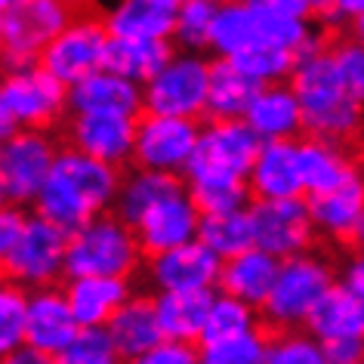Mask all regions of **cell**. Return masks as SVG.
I'll return each mask as SVG.
<instances>
[{
    "instance_id": "1",
    "label": "cell",
    "mask_w": 364,
    "mask_h": 364,
    "mask_svg": "<svg viewBox=\"0 0 364 364\" xmlns=\"http://www.w3.org/2000/svg\"><path fill=\"white\" fill-rule=\"evenodd\" d=\"M124 173L75 149H62L53 164L47 186L41 188L34 213L65 229L68 235L80 225L112 213Z\"/></svg>"
},
{
    "instance_id": "2",
    "label": "cell",
    "mask_w": 364,
    "mask_h": 364,
    "mask_svg": "<svg viewBox=\"0 0 364 364\" xmlns=\"http://www.w3.org/2000/svg\"><path fill=\"white\" fill-rule=\"evenodd\" d=\"M290 87L303 105L306 136L346 145L361 133L364 105L343 87L340 71H336L331 56V43L296 59Z\"/></svg>"
},
{
    "instance_id": "3",
    "label": "cell",
    "mask_w": 364,
    "mask_h": 364,
    "mask_svg": "<svg viewBox=\"0 0 364 364\" xmlns=\"http://www.w3.org/2000/svg\"><path fill=\"white\" fill-rule=\"evenodd\" d=\"M340 275H336L333 262L324 253H299V257L281 259L275 287L269 299L259 309L262 324L275 331H306V321L312 318L318 303L327 296Z\"/></svg>"
},
{
    "instance_id": "4",
    "label": "cell",
    "mask_w": 364,
    "mask_h": 364,
    "mask_svg": "<svg viewBox=\"0 0 364 364\" xmlns=\"http://www.w3.org/2000/svg\"><path fill=\"white\" fill-rule=\"evenodd\" d=\"M68 112V87L41 65L0 71V139L56 127Z\"/></svg>"
},
{
    "instance_id": "5",
    "label": "cell",
    "mask_w": 364,
    "mask_h": 364,
    "mask_svg": "<svg viewBox=\"0 0 364 364\" xmlns=\"http://www.w3.org/2000/svg\"><path fill=\"white\" fill-rule=\"evenodd\" d=\"M142 257L133 225L105 213L68 235L65 278H130Z\"/></svg>"
},
{
    "instance_id": "6",
    "label": "cell",
    "mask_w": 364,
    "mask_h": 364,
    "mask_svg": "<svg viewBox=\"0 0 364 364\" xmlns=\"http://www.w3.org/2000/svg\"><path fill=\"white\" fill-rule=\"evenodd\" d=\"M210 68L213 62L204 53L176 50L167 65L142 87L145 114L182 117V121L204 117L210 96Z\"/></svg>"
},
{
    "instance_id": "7",
    "label": "cell",
    "mask_w": 364,
    "mask_h": 364,
    "mask_svg": "<svg viewBox=\"0 0 364 364\" xmlns=\"http://www.w3.org/2000/svg\"><path fill=\"white\" fill-rule=\"evenodd\" d=\"M65 259L68 232L43 220V216L31 213L22 235L0 262V272H4L6 281H13V284H19L31 294V290L56 287V281L65 275Z\"/></svg>"
},
{
    "instance_id": "8",
    "label": "cell",
    "mask_w": 364,
    "mask_h": 364,
    "mask_svg": "<svg viewBox=\"0 0 364 364\" xmlns=\"http://www.w3.org/2000/svg\"><path fill=\"white\" fill-rule=\"evenodd\" d=\"M75 19L65 0H16L4 13V59L0 68L38 65L41 53Z\"/></svg>"
},
{
    "instance_id": "9",
    "label": "cell",
    "mask_w": 364,
    "mask_h": 364,
    "mask_svg": "<svg viewBox=\"0 0 364 364\" xmlns=\"http://www.w3.org/2000/svg\"><path fill=\"white\" fill-rule=\"evenodd\" d=\"M262 139L247 121H207L186 170V182L198 179H247Z\"/></svg>"
},
{
    "instance_id": "10",
    "label": "cell",
    "mask_w": 364,
    "mask_h": 364,
    "mask_svg": "<svg viewBox=\"0 0 364 364\" xmlns=\"http://www.w3.org/2000/svg\"><path fill=\"white\" fill-rule=\"evenodd\" d=\"M108 38H112V34H108L102 16H96V13L77 16L75 13V19L59 31V38L41 53L38 65L71 90L84 77L102 71Z\"/></svg>"
},
{
    "instance_id": "11",
    "label": "cell",
    "mask_w": 364,
    "mask_h": 364,
    "mask_svg": "<svg viewBox=\"0 0 364 364\" xmlns=\"http://www.w3.org/2000/svg\"><path fill=\"white\" fill-rule=\"evenodd\" d=\"M59 158L56 139L43 130L16 133L4 139L0 154V186H4L6 201L16 207L34 204L41 188L47 186V176Z\"/></svg>"
},
{
    "instance_id": "12",
    "label": "cell",
    "mask_w": 364,
    "mask_h": 364,
    "mask_svg": "<svg viewBox=\"0 0 364 364\" xmlns=\"http://www.w3.org/2000/svg\"><path fill=\"white\" fill-rule=\"evenodd\" d=\"M198 139H201V124L198 121L142 114L139 127H136L133 167L186 176L192 154L198 149Z\"/></svg>"
},
{
    "instance_id": "13",
    "label": "cell",
    "mask_w": 364,
    "mask_h": 364,
    "mask_svg": "<svg viewBox=\"0 0 364 364\" xmlns=\"http://www.w3.org/2000/svg\"><path fill=\"white\" fill-rule=\"evenodd\" d=\"M250 223H253V247L272 253L275 259H290L299 257V253H309L318 235L312 216H309L306 198L253 201Z\"/></svg>"
},
{
    "instance_id": "14",
    "label": "cell",
    "mask_w": 364,
    "mask_h": 364,
    "mask_svg": "<svg viewBox=\"0 0 364 364\" xmlns=\"http://www.w3.org/2000/svg\"><path fill=\"white\" fill-rule=\"evenodd\" d=\"M223 259L201 241L182 244L145 262V278L158 294H216Z\"/></svg>"
},
{
    "instance_id": "15",
    "label": "cell",
    "mask_w": 364,
    "mask_h": 364,
    "mask_svg": "<svg viewBox=\"0 0 364 364\" xmlns=\"http://www.w3.org/2000/svg\"><path fill=\"white\" fill-rule=\"evenodd\" d=\"M136 127H139V117L71 114V121L65 127L68 149L90 154V158L112 164V167L121 170L124 164H133Z\"/></svg>"
},
{
    "instance_id": "16",
    "label": "cell",
    "mask_w": 364,
    "mask_h": 364,
    "mask_svg": "<svg viewBox=\"0 0 364 364\" xmlns=\"http://www.w3.org/2000/svg\"><path fill=\"white\" fill-rule=\"evenodd\" d=\"M318 235L352 250H364V173L327 195L306 198Z\"/></svg>"
},
{
    "instance_id": "17",
    "label": "cell",
    "mask_w": 364,
    "mask_h": 364,
    "mask_svg": "<svg viewBox=\"0 0 364 364\" xmlns=\"http://www.w3.org/2000/svg\"><path fill=\"white\" fill-rule=\"evenodd\" d=\"M80 333L77 318L62 287H43L28 294V315H25V346L56 361Z\"/></svg>"
},
{
    "instance_id": "18",
    "label": "cell",
    "mask_w": 364,
    "mask_h": 364,
    "mask_svg": "<svg viewBox=\"0 0 364 364\" xmlns=\"http://www.w3.org/2000/svg\"><path fill=\"white\" fill-rule=\"evenodd\" d=\"M136 238L145 257H158L173 247L198 241L201 232V210L195 207V201L188 198V192H182L176 198H167L164 204H158L154 210H149L136 225Z\"/></svg>"
},
{
    "instance_id": "19",
    "label": "cell",
    "mask_w": 364,
    "mask_h": 364,
    "mask_svg": "<svg viewBox=\"0 0 364 364\" xmlns=\"http://www.w3.org/2000/svg\"><path fill=\"white\" fill-rule=\"evenodd\" d=\"M71 114H117V117H142L145 96L142 87L114 71H96L68 90Z\"/></svg>"
},
{
    "instance_id": "20",
    "label": "cell",
    "mask_w": 364,
    "mask_h": 364,
    "mask_svg": "<svg viewBox=\"0 0 364 364\" xmlns=\"http://www.w3.org/2000/svg\"><path fill=\"white\" fill-rule=\"evenodd\" d=\"M182 0H112L102 16L112 38L173 41Z\"/></svg>"
},
{
    "instance_id": "21",
    "label": "cell",
    "mask_w": 364,
    "mask_h": 364,
    "mask_svg": "<svg viewBox=\"0 0 364 364\" xmlns=\"http://www.w3.org/2000/svg\"><path fill=\"white\" fill-rule=\"evenodd\" d=\"M296 161H299V176H303L306 198L333 192V188L346 186L352 176L361 173L358 161L352 158V151L346 145L318 139V136L296 139Z\"/></svg>"
},
{
    "instance_id": "22",
    "label": "cell",
    "mask_w": 364,
    "mask_h": 364,
    "mask_svg": "<svg viewBox=\"0 0 364 364\" xmlns=\"http://www.w3.org/2000/svg\"><path fill=\"white\" fill-rule=\"evenodd\" d=\"M244 121L262 142H296L299 133H306L303 105L290 84L259 87Z\"/></svg>"
},
{
    "instance_id": "23",
    "label": "cell",
    "mask_w": 364,
    "mask_h": 364,
    "mask_svg": "<svg viewBox=\"0 0 364 364\" xmlns=\"http://www.w3.org/2000/svg\"><path fill=\"white\" fill-rule=\"evenodd\" d=\"M253 201H290L306 198L303 176H299L296 142H262L247 176Z\"/></svg>"
},
{
    "instance_id": "24",
    "label": "cell",
    "mask_w": 364,
    "mask_h": 364,
    "mask_svg": "<svg viewBox=\"0 0 364 364\" xmlns=\"http://www.w3.org/2000/svg\"><path fill=\"white\" fill-rule=\"evenodd\" d=\"M62 290L80 327H108L133 296L130 278H68Z\"/></svg>"
},
{
    "instance_id": "25",
    "label": "cell",
    "mask_w": 364,
    "mask_h": 364,
    "mask_svg": "<svg viewBox=\"0 0 364 364\" xmlns=\"http://www.w3.org/2000/svg\"><path fill=\"white\" fill-rule=\"evenodd\" d=\"M281 259H275L272 253L250 247L238 253V257L223 262V275H220V294H229L241 303H247L253 309H262V303L269 299L272 287H275Z\"/></svg>"
},
{
    "instance_id": "26",
    "label": "cell",
    "mask_w": 364,
    "mask_h": 364,
    "mask_svg": "<svg viewBox=\"0 0 364 364\" xmlns=\"http://www.w3.org/2000/svg\"><path fill=\"white\" fill-rule=\"evenodd\" d=\"M306 331L318 343L336 340H358L364 343V296L352 294L340 281L327 290V296L318 303L312 318L306 321Z\"/></svg>"
},
{
    "instance_id": "27",
    "label": "cell",
    "mask_w": 364,
    "mask_h": 364,
    "mask_svg": "<svg viewBox=\"0 0 364 364\" xmlns=\"http://www.w3.org/2000/svg\"><path fill=\"white\" fill-rule=\"evenodd\" d=\"M186 192V182L182 176H173V173H154V170H127L121 179V192H117L114 201V216H121L127 225H139V220L149 210H154L158 204H164L167 198H176Z\"/></svg>"
},
{
    "instance_id": "28",
    "label": "cell",
    "mask_w": 364,
    "mask_h": 364,
    "mask_svg": "<svg viewBox=\"0 0 364 364\" xmlns=\"http://www.w3.org/2000/svg\"><path fill=\"white\" fill-rule=\"evenodd\" d=\"M105 331L114 340L117 352L124 355V361H130L136 355L149 352L151 346H158L164 340V333L158 321V309H154V296L133 294Z\"/></svg>"
},
{
    "instance_id": "29",
    "label": "cell",
    "mask_w": 364,
    "mask_h": 364,
    "mask_svg": "<svg viewBox=\"0 0 364 364\" xmlns=\"http://www.w3.org/2000/svg\"><path fill=\"white\" fill-rule=\"evenodd\" d=\"M213 294H154L164 340L198 346L204 340Z\"/></svg>"
},
{
    "instance_id": "30",
    "label": "cell",
    "mask_w": 364,
    "mask_h": 364,
    "mask_svg": "<svg viewBox=\"0 0 364 364\" xmlns=\"http://www.w3.org/2000/svg\"><path fill=\"white\" fill-rule=\"evenodd\" d=\"M170 41H130V38H108L105 47V71H114L133 84L145 87L158 71L173 59Z\"/></svg>"
},
{
    "instance_id": "31",
    "label": "cell",
    "mask_w": 364,
    "mask_h": 364,
    "mask_svg": "<svg viewBox=\"0 0 364 364\" xmlns=\"http://www.w3.org/2000/svg\"><path fill=\"white\" fill-rule=\"evenodd\" d=\"M257 93H259V84H253L232 59H213L207 117L210 121H244V114H247Z\"/></svg>"
},
{
    "instance_id": "32",
    "label": "cell",
    "mask_w": 364,
    "mask_h": 364,
    "mask_svg": "<svg viewBox=\"0 0 364 364\" xmlns=\"http://www.w3.org/2000/svg\"><path fill=\"white\" fill-rule=\"evenodd\" d=\"M253 43H259V28L257 10L247 0H232V4L216 6L210 28V53H216V59H235Z\"/></svg>"
},
{
    "instance_id": "33",
    "label": "cell",
    "mask_w": 364,
    "mask_h": 364,
    "mask_svg": "<svg viewBox=\"0 0 364 364\" xmlns=\"http://www.w3.org/2000/svg\"><path fill=\"white\" fill-rule=\"evenodd\" d=\"M198 241L207 244L223 262L238 257V253L253 247V223H250V207L247 210H232V213H210L201 216V232Z\"/></svg>"
},
{
    "instance_id": "34",
    "label": "cell",
    "mask_w": 364,
    "mask_h": 364,
    "mask_svg": "<svg viewBox=\"0 0 364 364\" xmlns=\"http://www.w3.org/2000/svg\"><path fill=\"white\" fill-rule=\"evenodd\" d=\"M232 62L253 80V84H259V87L290 84L294 68H296V53L272 47V43H253L250 50L238 53Z\"/></svg>"
},
{
    "instance_id": "35",
    "label": "cell",
    "mask_w": 364,
    "mask_h": 364,
    "mask_svg": "<svg viewBox=\"0 0 364 364\" xmlns=\"http://www.w3.org/2000/svg\"><path fill=\"white\" fill-rule=\"evenodd\" d=\"M262 318H259V309H253L241 299H235L229 294H213V303H210V315H207V327H204V343H216V340H229V336H238V333H247V331H257Z\"/></svg>"
},
{
    "instance_id": "36",
    "label": "cell",
    "mask_w": 364,
    "mask_h": 364,
    "mask_svg": "<svg viewBox=\"0 0 364 364\" xmlns=\"http://www.w3.org/2000/svg\"><path fill=\"white\" fill-rule=\"evenodd\" d=\"M186 192L201 210V216L247 210L253 198L247 179H198V182H186Z\"/></svg>"
},
{
    "instance_id": "37",
    "label": "cell",
    "mask_w": 364,
    "mask_h": 364,
    "mask_svg": "<svg viewBox=\"0 0 364 364\" xmlns=\"http://www.w3.org/2000/svg\"><path fill=\"white\" fill-rule=\"evenodd\" d=\"M269 336L272 333H266V327H257V331L229 336V340L204 343L201 364H266Z\"/></svg>"
},
{
    "instance_id": "38",
    "label": "cell",
    "mask_w": 364,
    "mask_h": 364,
    "mask_svg": "<svg viewBox=\"0 0 364 364\" xmlns=\"http://www.w3.org/2000/svg\"><path fill=\"white\" fill-rule=\"evenodd\" d=\"M25 315H28V290L0 278V361L25 346Z\"/></svg>"
},
{
    "instance_id": "39",
    "label": "cell",
    "mask_w": 364,
    "mask_h": 364,
    "mask_svg": "<svg viewBox=\"0 0 364 364\" xmlns=\"http://www.w3.org/2000/svg\"><path fill=\"white\" fill-rule=\"evenodd\" d=\"M213 4H201V0H182L179 16H176V31L173 41L186 53H204L210 50V28H213Z\"/></svg>"
},
{
    "instance_id": "40",
    "label": "cell",
    "mask_w": 364,
    "mask_h": 364,
    "mask_svg": "<svg viewBox=\"0 0 364 364\" xmlns=\"http://www.w3.org/2000/svg\"><path fill=\"white\" fill-rule=\"evenodd\" d=\"M266 364H331L324 346L309 331H275L269 336Z\"/></svg>"
},
{
    "instance_id": "41",
    "label": "cell",
    "mask_w": 364,
    "mask_h": 364,
    "mask_svg": "<svg viewBox=\"0 0 364 364\" xmlns=\"http://www.w3.org/2000/svg\"><path fill=\"white\" fill-rule=\"evenodd\" d=\"M56 364H127L105 327H80L71 346L56 358Z\"/></svg>"
},
{
    "instance_id": "42",
    "label": "cell",
    "mask_w": 364,
    "mask_h": 364,
    "mask_svg": "<svg viewBox=\"0 0 364 364\" xmlns=\"http://www.w3.org/2000/svg\"><path fill=\"white\" fill-rule=\"evenodd\" d=\"M331 56L343 87L364 105V47H358L352 38H336L331 41Z\"/></svg>"
},
{
    "instance_id": "43",
    "label": "cell",
    "mask_w": 364,
    "mask_h": 364,
    "mask_svg": "<svg viewBox=\"0 0 364 364\" xmlns=\"http://www.w3.org/2000/svg\"><path fill=\"white\" fill-rule=\"evenodd\" d=\"M127 364H201V349L188 343L161 340L158 346H151L149 352L136 355Z\"/></svg>"
},
{
    "instance_id": "44",
    "label": "cell",
    "mask_w": 364,
    "mask_h": 364,
    "mask_svg": "<svg viewBox=\"0 0 364 364\" xmlns=\"http://www.w3.org/2000/svg\"><path fill=\"white\" fill-rule=\"evenodd\" d=\"M25 223H28V216H25L22 207H16V204H4V207H0V262H4V257L10 253L16 238L22 235Z\"/></svg>"
},
{
    "instance_id": "45",
    "label": "cell",
    "mask_w": 364,
    "mask_h": 364,
    "mask_svg": "<svg viewBox=\"0 0 364 364\" xmlns=\"http://www.w3.org/2000/svg\"><path fill=\"white\" fill-rule=\"evenodd\" d=\"M321 346L331 364H361L364 361V343L358 340H336V343H321Z\"/></svg>"
},
{
    "instance_id": "46",
    "label": "cell",
    "mask_w": 364,
    "mask_h": 364,
    "mask_svg": "<svg viewBox=\"0 0 364 364\" xmlns=\"http://www.w3.org/2000/svg\"><path fill=\"white\" fill-rule=\"evenodd\" d=\"M340 284L349 287L352 294L364 296V250H355L340 269Z\"/></svg>"
},
{
    "instance_id": "47",
    "label": "cell",
    "mask_w": 364,
    "mask_h": 364,
    "mask_svg": "<svg viewBox=\"0 0 364 364\" xmlns=\"http://www.w3.org/2000/svg\"><path fill=\"white\" fill-rule=\"evenodd\" d=\"M247 4L259 6V10L284 13V16H296V19H309V22H312V6H309V0H247Z\"/></svg>"
},
{
    "instance_id": "48",
    "label": "cell",
    "mask_w": 364,
    "mask_h": 364,
    "mask_svg": "<svg viewBox=\"0 0 364 364\" xmlns=\"http://www.w3.org/2000/svg\"><path fill=\"white\" fill-rule=\"evenodd\" d=\"M0 364H56V361L47 358V355H41V352H34L31 346H22V349H16L13 355H6Z\"/></svg>"
},
{
    "instance_id": "49",
    "label": "cell",
    "mask_w": 364,
    "mask_h": 364,
    "mask_svg": "<svg viewBox=\"0 0 364 364\" xmlns=\"http://www.w3.org/2000/svg\"><path fill=\"white\" fill-rule=\"evenodd\" d=\"M364 16V0H336V22H355Z\"/></svg>"
},
{
    "instance_id": "50",
    "label": "cell",
    "mask_w": 364,
    "mask_h": 364,
    "mask_svg": "<svg viewBox=\"0 0 364 364\" xmlns=\"http://www.w3.org/2000/svg\"><path fill=\"white\" fill-rule=\"evenodd\" d=\"M312 6V19L321 25H333L336 22V0H309Z\"/></svg>"
},
{
    "instance_id": "51",
    "label": "cell",
    "mask_w": 364,
    "mask_h": 364,
    "mask_svg": "<svg viewBox=\"0 0 364 364\" xmlns=\"http://www.w3.org/2000/svg\"><path fill=\"white\" fill-rule=\"evenodd\" d=\"M349 38L358 43V47H364V16L361 19H355L352 25H349Z\"/></svg>"
},
{
    "instance_id": "52",
    "label": "cell",
    "mask_w": 364,
    "mask_h": 364,
    "mask_svg": "<svg viewBox=\"0 0 364 364\" xmlns=\"http://www.w3.org/2000/svg\"><path fill=\"white\" fill-rule=\"evenodd\" d=\"M13 4H16V0H0V16H4L6 10H10V6H13Z\"/></svg>"
},
{
    "instance_id": "53",
    "label": "cell",
    "mask_w": 364,
    "mask_h": 364,
    "mask_svg": "<svg viewBox=\"0 0 364 364\" xmlns=\"http://www.w3.org/2000/svg\"><path fill=\"white\" fill-rule=\"evenodd\" d=\"M0 59H4V16H0Z\"/></svg>"
},
{
    "instance_id": "54",
    "label": "cell",
    "mask_w": 364,
    "mask_h": 364,
    "mask_svg": "<svg viewBox=\"0 0 364 364\" xmlns=\"http://www.w3.org/2000/svg\"><path fill=\"white\" fill-rule=\"evenodd\" d=\"M201 4H213V6H223V4H232V0H201Z\"/></svg>"
},
{
    "instance_id": "55",
    "label": "cell",
    "mask_w": 364,
    "mask_h": 364,
    "mask_svg": "<svg viewBox=\"0 0 364 364\" xmlns=\"http://www.w3.org/2000/svg\"><path fill=\"white\" fill-rule=\"evenodd\" d=\"M4 204H10V201H6V195H4V186H0V207H4Z\"/></svg>"
},
{
    "instance_id": "56",
    "label": "cell",
    "mask_w": 364,
    "mask_h": 364,
    "mask_svg": "<svg viewBox=\"0 0 364 364\" xmlns=\"http://www.w3.org/2000/svg\"><path fill=\"white\" fill-rule=\"evenodd\" d=\"M65 4H71V6H77V4H87V0H65Z\"/></svg>"
},
{
    "instance_id": "57",
    "label": "cell",
    "mask_w": 364,
    "mask_h": 364,
    "mask_svg": "<svg viewBox=\"0 0 364 364\" xmlns=\"http://www.w3.org/2000/svg\"><path fill=\"white\" fill-rule=\"evenodd\" d=\"M0 154H4V139H0Z\"/></svg>"
},
{
    "instance_id": "58",
    "label": "cell",
    "mask_w": 364,
    "mask_h": 364,
    "mask_svg": "<svg viewBox=\"0 0 364 364\" xmlns=\"http://www.w3.org/2000/svg\"><path fill=\"white\" fill-rule=\"evenodd\" d=\"M361 364H364V361H361Z\"/></svg>"
}]
</instances>
